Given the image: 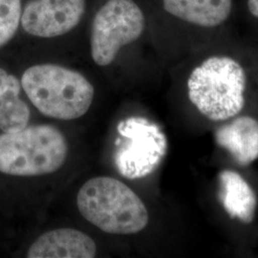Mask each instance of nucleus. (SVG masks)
Wrapping results in <instances>:
<instances>
[{"instance_id": "obj_8", "label": "nucleus", "mask_w": 258, "mask_h": 258, "mask_svg": "<svg viewBox=\"0 0 258 258\" xmlns=\"http://www.w3.org/2000/svg\"><path fill=\"white\" fill-rule=\"evenodd\" d=\"M97 254L94 240L75 229H57L40 235L29 248L28 258H93Z\"/></svg>"}, {"instance_id": "obj_2", "label": "nucleus", "mask_w": 258, "mask_h": 258, "mask_svg": "<svg viewBox=\"0 0 258 258\" xmlns=\"http://www.w3.org/2000/svg\"><path fill=\"white\" fill-rule=\"evenodd\" d=\"M20 83L37 110L57 120L83 117L95 95L92 84L83 75L60 65L31 66L24 71Z\"/></svg>"}, {"instance_id": "obj_13", "label": "nucleus", "mask_w": 258, "mask_h": 258, "mask_svg": "<svg viewBox=\"0 0 258 258\" xmlns=\"http://www.w3.org/2000/svg\"><path fill=\"white\" fill-rule=\"evenodd\" d=\"M21 0H0V48L16 36L22 15Z\"/></svg>"}, {"instance_id": "obj_1", "label": "nucleus", "mask_w": 258, "mask_h": 258, "mask_svg": "<svg viewBox=\"0 0 258 258\" xmlns=\"http://www.w3.org/2000/svg\"><path fill=\"white\" fill-rule=\"evenodd\" d=\"M247 85V72L240 61L213 55L194 67L187 79V96L207 119L225 121L243 110Z\"/></svg>"}, {"instance_id": "obj_11", "label": "nucleus", "mask_w": 258, "mask_h": 258, "mask_svg": "<svg viewBox=\"0 0 258 258\" xmlns=\"http://www.w3.org/2000/svg\"><path fill=\"white\" fill-rule=\"evenodd\" d=\"M218 181L224 210L231 218L250 224L257 208V197L250 184L238 172L230 169L221 171Z\"/></svg>"}, {"instance_id": "obj_9", "label": "nucleus", "mask_w": 258, "mask_h": 258, "mask_svg": "<svg viewBox=\"0 0 258 258\" xmlns=\"http://www.w3.org/2000/svg\"><path fill=\"white\" fill-rule=\"evenodd\" d=\"M215 140L240 166H248L258 159V120L240 116L217 129Z\"/></svg>"}, {"instance_id": "obj_7", "label": "nucleus", "mask_w": 258, "mask_h": 258, "mask_svg": "<svg viewBox=\"0 0 258 258\" xmlns=\"http://www.w3.org/2000/svg\"><path fill=\"white\" fill-rule=\"evenodd\" d=\"M85 6V0H30L22 10L20 25L34 37H59L80 23Z\"/></svg>"}, {"instance_id": "obj_14", "label": "nucleus", "mask_w": 258, "mask_h": 258, "mask_svg": "<svg viewBox=\"0 0 258 258\" xmlns=\"http://www.w3.org/2000/svg\"><path fill=\"white\" fill-rule=\"evenodd\" d=\"M249 13L258 19V0H248Z\"/></svg>"}, {"instance_id": "obj_4", "label": "nucleus", "mask_w": 258, "mask_h": 258, "mask_svg": "<svg viewBox=\"0 0 258 258\" xmlns=\"http://www.w3.org/2000/svg\"><path fill=\"white\" fill-rule=\"evenodd\" d=\"M68 145L55 126L38 124L0 135V172L33 177L54 173L64 164Z\"/></svg>"}, {"instance_id": "obj_10", "label": "nucleus", "mask_w": 258, "mask_h": 258, "mask_svg": "<svg viewBox=\"0 0 258 258\" xmlns=\"http://www.w3.org/2000/svg\"><path fill=\"white\" fill-rule=\"evenodd\" d=\"M233 0H163L166 12L201 28L218 27L231 16Z\"/></svg>"}, {"instance_id": "obj_5", "label": "nucleus", "mask_w": 258, "mask_h": 258, "mask_svg": "<svg viewBox=\"0 0 258 258\" xmlns=\"http://www.w3.org/2000/svg\"><path fill=\"white\" fill-rule=\"evenodd\" d=\"M146 19L133 0H108L95 15L91 30V55L99 66L111 64L121 47L142 36Z\"/></svg>"}, {"instance_id": "obj_6", "label": "nucleus", "mask_w": 258, "mask_h": 258, "mask_svg": "<svg viewBox=\"0 0 258 258\" xmlns=\"http://www.w3.org/2000/svg\"><path fill=\"white\" fill-rule=\"evenodd\" d=\"M120 134L128 139L117 156L120 173L129 179H138L152 173L166 156L167 141L155 123L141 118L125 120Z\"/></svg>"}, {"instance_id": "obj_12", "label": "nucleus", "mask_w": 258, "mask_h": 258, "mask_svg": "<svg viewBox=\"0 0 258 258\" xmlns=\"http://www.w3.org/2000/svg\"><path fill=\"white\" fill-rule=\"evenodd\" d=\"M21 83L19 79L0 67V129L16 132L28 126L31 111L20 98Z\"/></svg>"}, {"instance_id": "obj_3", "label": "nucleus", "mask_w": 258, "mask_h": 258, "mask_svg": "<svg viewBox=\"0 0 258 258\" xmlns=\"http://www.w3.org/2000/svg\"><path fill=\"white\" fill-rule=\"evenodd\" d=\"M77 205L87 221L106 233H138L149 221L142 199L124 183L112 177L88 180L79 190Z\"/></svg>"}]
</instances>
